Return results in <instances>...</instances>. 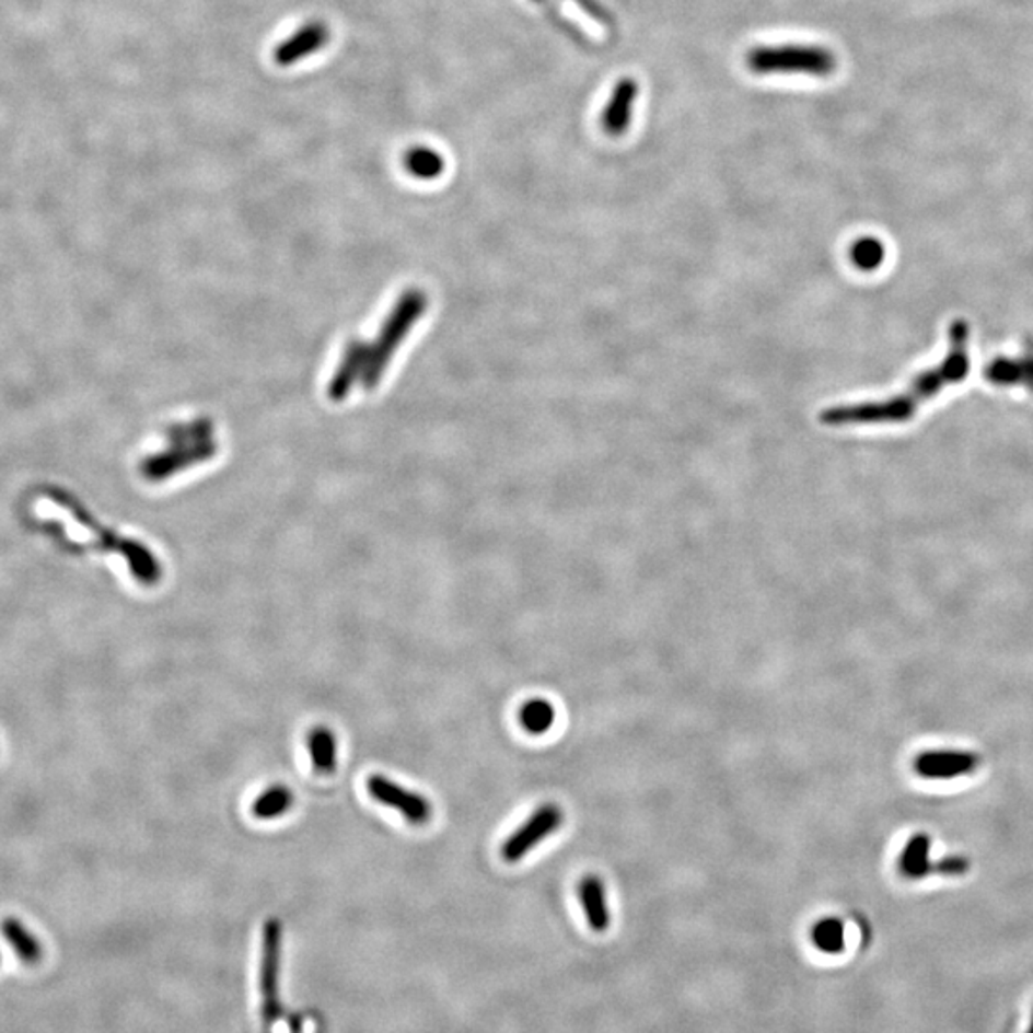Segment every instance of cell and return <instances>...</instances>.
I'll use <instances>...</instances> for the list:
<instances>
[{"label":"cell","instance_id":"6da1fadb","mask_svg":"<svg viewBox=\"0 0 1033 1033\" xmlns=\"http://www.w3.org/2000/svg\"><path fill=\"white\" fill-rule=\"evenodd\" d=\"M950 352L943 362L932 370L920 373L902 395L892 396L882 403H859L833 406L820 414V421L828 427L873 426V423H894L905 421L913 416L915 408L925 401H930L938 391H942L948 383L965 380L968 372V326L963 320H957L951 326Z\"/></svg>","mask_w":1033,"mask_h":1033},{"label":"cell","instance_id":"7a4b0ae2","mask_svg":"<svg viewBox=\"0 0 1033 1033\" xmlns=\"http://www.w3.org/2000/svg\"><path fill=\"white\" fill-rule=\"evenodd\" d=\"M754 76H833L838 58L823 45H762L746 54Z\"/></svg>","mask_w":1033,"mask_h":1033},{"label":"cell","instance_id":"3957f363","mask_svg":"<svg viewBox=\"0 0 1033 1033\" xmlns=\"http://www.w3.org/2000/svg\"><path fill=\"white\" fill-rule=\"evenodd\" d=\"M565 813L557 804H542L521 827L503 843L502 856L506 861L515 863L534 850L547 836L554 835L561 828Z\"/></svg>","mask_w":1033,"mask_h":1033},{"label":"cell","instance_id":"277c9868","mask_svg":"<svg viewBox=\"0 0 1033 1033\" xmlns=\"http://www.w3.org/2000/svg\"><path fill=\"white\" fill-rule=\"evenodd\" d=\"M281 927L276 919L266 920L263 928V961H260V994H263V1020L272 1026L281 1017L278 999V973H280Z\"/></svg>","mask_w":1033,"mask_h":1033},{"label":"cell","instance_id":"5b68a950","mask_svg":"<svg viewBox=\"0 0 1033 1033\" xmlns=\"http://www.w3.org/2000/svg\"><path fill=\"white\" fill-rule=\"evenodd\" d=\"M639 83L634 77H623L616 81L611 96L601 109L600 125L611 138L624 137L631 127L634 107L638 104Z\"/></svg>","mask_w":1033,"mask_h":1033},{"label":"cell","instance_id":"8992f818","mask_svg":"<svg viewBox=\"0 0 1033 1033\" xmlns=\"http://www.w3.org/2000/svg\"><path fill=\"white\" fill-rule=\"evenodd\" d=\"M980 766V756L968 751H925L913 761L915 774L922 779H955L971 775Z\"/></svg>","mask_w":1033,"mask_h":1033},{"label":"cell","instance_id":"52a82bcc","mask_svg":"<svg viewBox=\"0 0 1033 1033\" xmlns=\"http://www.w3.org/2000/svg\"><path fill=\"white\" fill-rule=\"evenodd\" d=\"M368 790L381 804L401 810L404 817L411 823H427L431 820L433 810L426 798L398 787L396 782L388 781L383 775H372L368 779Z\"/></svg>","mask_w":1033,"mask_h":1033},{"label":"cell","instance_id":"ba28073f","mask_svg":"<svg viewBox=\"0 0 1033 1033\" xmlns=\"http://www.w3.org/2000/svg\"><path fill=\"white\" fill-rule=\"evenodd\" d=\"M329 31L322 22H311L297 30L288 40H283L274 53V60L278 66L289 68L299 61L318 53L326 46Z\"/></svg>","mask_w":1033,"mask_h":1033},{"label":"cell","instance_id":"9c48e42d","mask_svg":"<svg viewBox=\"0 0 1033 1033\" xmlns=\"http://www.w3.org/2000/svg\"><path fill=\"white\" fill-rule=\"evenodd\" d=\"M578 896L584 909L585 920L595 932H605L611 927L608 913L607 890L600 877L588 874L578 884Z\"/></svg>","mask_w":1033,"mask_h":1033},{"label":"cell","instance_id":"30bf717a","mask_svg":"<svg viewBox=\"0 0 1033 1033\" xmlns=\"http://www.w3.org/2000/svg\"><path fill=\"white\" fill-rule=\"evenodd\" d=\"M897 869L902 877L912 881H919L935 873V866L930 861V838L927 835H915L907 840Z\"/></svg>","mask_w":1033,"mask_h":1033},{"label":"cell","instance_id":"8fae6325","mask_svg":"<svg viewBox=\"0 0 1033 1033\" xmlns=\"http://www.w3.org/2000/svg\"><path fill=\"white\" fill-rule=\"evenodd\" d=\"M2 936L7 938V942H10V945L14 948L15 955L22 959L23 963L27 965H35L43 957V945L38 942L35 936L31 935L27 928L23 927L20 920L14 919V917H8V919L2 920Z\"/></svg>","mask_w":1033,"mask_h":1033},{"label":"cell","instance_id":"7c38bea8","mask_svg":"<svg viewBox=\"0 0 1033 1033\" xmlns=\"http://www.w3.org/2000/svg\"><path fill=\"white\" fill-rule=\"evenodd\" d=\"M986 375L996 385H1026L1033 388V357L1020 358V360L1019 358L1017 360L1001 358L989 368Z\"/></svg>","mask_w":1033,"mask_h":1033},{"label":"cell","instance_id":"4fadbf2b","mask_svg":"<svg viewBox=\"0 0 1033 1033\" xmlns=\"http://www.w3.org/2000/svg\"><path fill=\"white\" fill-rule=\"evenodd\" d=\"M335 738L327 728H314L309 735V753H311L312 766L320 774H334L335 771Z\"/></svg>","mask_w":1033,"mask_h":1033},{"label":"cell","instance_id":"5bb4252c","mask_svg":"<svg viewBox=\"0 0 1033 1033\" xmlns=\"http://www.w3.org/2000/svg\"><path fill=\"white\" fill-rule=\"evenodd\" d=\"M519 720L529 733L542 735L554 726L555 708L547 700L531 699L529 703H524L523 708H521Z\"/></svg>","mask_w":1033,"mask_h":1033},{"label":"cell","instance_id":"9a60e30c","mask_svg":"<svg viewBox=\"0 0 1033 1033\" xmlns=\"http://www.w3.org/2000/svg\"><path fill=\"white\" fill-rule=\"evenodd\" d=\"M812 942L817 950L828 953V955L843 953L844 945H846L843 920L835 919V917L817 920L812 928Z\"/></svg>","mask_w":1033,"mask_h":1033},{"label":"cell","instance_id":"2e32d148","mask_svg":"<svg viewBox=\"0 0 1033 1033\" xmlns=\"http://www.w3.org/2000/svg\"><path fill=\"white\" fill-rule=\"evenodd\" d=\"M406 167H408L411 175L419 176V178H434V176L442 175L444 160H442L441 153L434 152L431 148L418 146V148H411L410 152L406 153Z\"/></svg>","mask_w":1033,"mask_h":1033},{"label":"cell","instance_id":"e0dca14e","mask_svg":"<svg viewBox=\"0 0 1033 1033\" xmlns=\"http://www.w3.org/2000/svg\"><path fill=\"white\" fill-rule=\"evenodd\" d=\"M291 805H293V792L286 787H274L257 798V802L253 804V813L260 820H272L288 812Z\"/></svg>","mask_w":1033,"mask_h":1033},{"label":"cell","instance_id":"ac0fdd59","mask_svg":"<svg viewBox=\"0 0 1033 1033\" xmlns=\"http://www.w3.org/2000/svg\"><path fill=\"white\" fill-rule=\"evenodd\" d=\"M882 258H884V247L874 237H861L851 247V263L861 270H874L877 266L882 265Z\"/></svg>","mask_w":1033,"mask_h":1033},{"label":"cell","instance_id":"d6986e66","mask_svg":"<svg viewBox=\"0 0 1033 1033\" xmlns=\"http://www.w3.org/2000/svg\"><path fill=\"white\" fill-rule=\"evenodd\" d=\"M968 867H971L968 859L961 858V856H950L940 863H936L935 873L945 874V877H959V874H965Z\"/></svg>","mask_w":1033,"mask_h":1033},{"label":"cell","instance_id":"ffe728a7","mask_svg":"<svg viewBox=\"0 0 1033 1033\" xmlns=\"http://www.w3.org/2000/svg\"><path fill=\"white\" fill-rule=\"evenodd\" d=\"M1028 1033H1033V1014H1032V1022H1030V1030H1028Z\"/></svg>","mask_w":1033,"mask_h":1033}]
</instances>
